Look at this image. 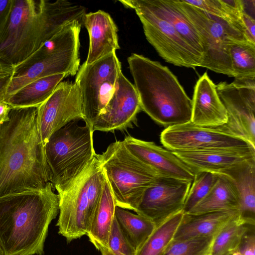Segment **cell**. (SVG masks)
I'll return each mask as SVG.
<instances>
[{
    "label": "cell",
    "mask_w": 255,
    "mask_h": 255,
    "mask_svg": "<svg viewBox=\"0 0 255 255\" xmlns=\"http://www.w3.org/2000/svg\"><path fill=\"white\" fill-rule=\"evenodd\" d=\"M216 87L228 115L227 123L217 128L255 146V79L221 82Z\"/></svg>",
    "instance_id": "cell-12"
},
{
    "label": "cell",
    "mask_w": 255,
    "mask_h": 255,
    "mask_svg": "<svg viewBox=\"0 0 255 255\" xmlns=\"http://www.w3.org/2000/svg\"><path fill=\"white\" fill-rule=\"evenodd\" d=\"M37 109V127L44 146L56 131L71 122L84 119L81 94L75 82H60Z\"/></svg>",
    "instance_id": "cell-14"
},
{
    "label": "cell",
    "mask_w": 255,
    "mask_h": 255,
    "mask_svg": "<svg viewBox=\"0 0 255 255\" xmlns=\"http://www.w3.org/2000/svg\"><path fill=\"white\" fill-rule=\"evenodd\" d=\"M219 176V174L206 171L195 173L183 208L184 214L189 213L206 196Z\"/></svg>",
    "instance_id": "cell-32"
},
{
    "label": "cell",
    "mask_w": 255,
    "mask_h": 255,
    "mask_svg": "<svg viewBox=\"0 0 255 255\" xmlns=\"http://www.w3.org/2000/svg\"><path fill=\"white\" fill-rule=\"evenodd\" d=\"M37 114V108L12 109L9 120L0 124V198L51 181Z\"/></svg>",
    "instance_id": "cell-2"
},
{
    "label": "cell",
    "mask_w": 255,
    "mask_h": 255,
    "mask_svg": "<svg viewBox=\"0 0 255 255\" xmlns=\"http://www.w3.org/2000/svg\"><path fill=\"white\" fill-rule=\"evenodd\" d=\"M191 184L188 181L159 175L144 191L134 212L150 219L157 226L183 211Z\"/></svg>",
    "instance_id": "cell-15"
},
{
    "label": "cell",
    "mask_w": 255,
    "mask_h": 255,
    "mask_svg": "<svg viewBox=\"0 0 255 255\" xmlns=\"http://www.w3.org/2000/svg\"><path fill=\"white\" fill-rule=\"evenodd\" d=\"M255 226L243 236L237 247L231 255H255Z\"/></svg>",
    "instance_id": "cell-35"
},
{
    "label": "cell",
    "mask_w": 255,
    "mask_h": 255,
    "mask_svg": "<svg viewBox=\"0 0 255 255\" xmlns=\"http://www.w3.org/2000/svg\"><path fill=\"white\" fill-rule=\"evenodd\" d=\"M116 207L105 175L101 196L86 234L89 241L98 250L103 247L108 248V240L115 218Z\"/></svg>",
    "instance_id": "cell-23"
},
{
    "label": "cell",
    "mask_w": 255,
    "mask_h": 255,
    "mask_svg": "<svg viewBox=\"0 0 255 255\" xmlns=\"http://www.w3.org/2000/svg\"><path fill=\"white\" fill-rule=\"evenodd\" d=\"M134 10L148 42L166 62L186 68L201 67L203 56L191 47L167 21L137 3L136 0H119Z\"/></svg>",
    "instance_id": "cell-11"
},
{
    "label": "cell",
    "mask_w": 255,
    "mask_h": 255,
    "mask_svg": "<svg viewBox=\"0 0 255 255\" xmlns=\"http://www.w3.org/2000/svg\"><path fill=\"white\" fill-rule=\"evenodd\" d=\"M67 77L59 74L33 81L3 101L12 109L38 108L53 93L58 84Z\"/></svg>",
    "instance_id": "cell-25"
},
{
    "label": "cell",
    "mask_w": 255,
    "mask_h": 255,
    "mask_svg": "<svg viewBox=\"0 0 255 255\" xmlns=\"http://www.w3.org/2000/svg\"><path fill=\"white\" fill-rule=\"evenodd\" d=\"M171 152L195 173L206 171L223 175L246 163L255 161L254 147Z\"/></svg>",
    "instance_id": "cell-17"
},
{
    "label": "cell",
    "mask_w": 255,
    "mask_h": 255,
    "mask_svg": "<svg viewBox=\"0 0 255 255\" xmlns=\"http://www.w3.org/2000/svg\"><path fill=\"white\" fill-rule=\"evenodd\" d=\"M108 248L115 255H135L136 253L122 231L115 216L109 237Z\"/></svg>",
    "instance_id": "cell-34"
},
{
    "label": "cell",
    "mask_w": 255,
    "mask_h": 255,
    "mask_svg": "<svg viewBox=\"0 0 255 255\" xmlns=\"http://www.w3.org/2000/svg\"><path fill=\"white\" fill-rule=\"evenodd\" d=\"M99 251L101 252V255H115L109 248L106 247L101 248Z\"/></svg>",
    "instance_id": "cell-38"
},
{
    "label": "cell",
    "mask_w": 255,
    "mask_h": 255,
    "mask_svg": "<svg viewBox=\"0 0 255 255\" xmlns=\"http://www.w3.org/2000/svg\"><path fill=\"white\" fill-rule=\"evenodd\" d=\"M128 62L141 111L165 128L191 122L192 100L167 67L136 53Z\"/></svg>",
    "instance_id": "cell-4"
},
{
    "label": "cell",
    "mask_w": 255,
    "mask_h": 255,
    "mask_svg": "<svg viewBox=\"0 0 255 255\" xmlns=\"http://www.w3.org/2000/svg\"><path fill=\"white\" fill-rule=\"evenodd\" d=\"M83 24L89 37L86 64H92L120 48L117 26L108 13L99 10L86 13Z\"/></svg>",
    "instance_id": "cell-20"
},
{
    "label": "cell",
    "mask_w": 255,
    "mask_h": 255,
    "mask_svg": "<svg viewBox=\"0 0 255 255\" xmlns=\"http://www.w3.org/2000/svg\"><path fill=\"white\" fill-rule=\"evenodd\" d=\"M223 175L232 180L238 191L240 216L255 222V161L246 163Z\"/></svg>",
    "instance_id": "cell-26"
},
{
    "label": "cell",
    "mask_w": 255,
    "mask_h": 255,
    "mask_svg": "<svg viewBox=\"0 0 255 255\" xmlns=\"http://www.w3.org/2000/svg\"><path fill=\"white\" fill-rule=\"evenodd\" d=\"M12 74L11 70H4L0 72V79Z\"/></svg>",
    "instance_id": "cell-39"
},
{
    "label": "cell",
    "mask_w": 255,
    "mask_h": 255,
    "mask_svg": "<svg viewBox=\"0 0 255 255\" xmlns=\"http://www.w3.org/2000/svg\"><path fill=\"white\" fill-rule=\"evenodd\" d=\"M0 68H1V67H0Z\"/></svg>",
    "instance_id": "cell-42"
},
{
    "label": "cell",
    "mask_w": 255,
    "mask_h": 255,
    "mask_svg": "<svg viewBox=\"0 0 255 255\" xmlns=\"http://www.w3.org/2000/svg\"><path fill=\"white\" fill-rule=\"evenodd\" d=\"M184 0L185 2L200 8L208 14L218 19L223 20L235 27L240 30L248 38L246 35L242 20V14L245 10V6L243 0Z\"/></svg>",
    "instance_id": "cell-27"
},
{
    "label": "cell",
    "mask_w": 255,
    "mask_h": 255,
    "mask_svg": "<svg viewBox=\"0 0 255 255\" xmlns=\"http://www.w3.org/2000/svg\"><path fill=\"white\" fill-rule=\"evenodd\" d=\"M123 141L132 154L159 175L193 182L195 173L171 151L130 135Z\"/></svg>",
    "instance_id": "cell-18"
},
{
    "label": "cell",
    "mask_w": 255,
    "mask_h": 255,
    "mask_svg": "<svg viewBox=\"0 0 255 255\" xmlns=\"http://www.w3.org/2000/svg\"><path fill=\"white\" fill-rule=\"evenodd\" d=\"M239 215H240L239 210L221 211L197 215L184 214L173 240L185 241L215 237L230 220Z\"/></svg>",
    "instance_id": "cell-21"
},
{
    "label": "cell",
    "mask_w": 255,
    "mask_h": 255,
    "mask_svg": "<svg viewBox=\"0 0 255 255\" xmlns=\"http://www.w3.org/2000/svg\"><path fill=\"white\" fill-rule=\"evenodd\" d=\"M228 47L233 77L238 80L255 79V43L231 38Z\"/></svg>",
    "instance_id": "cell-30"
},
{
    "label": "cell",
    "mask_w": 255,
    "mask_h": 255,
    "mask_svg": "<svg viewBox=\"0 0 255 255\" xmlns=\"http://www.w3.org/2000/svg\"><path fill=\"white\" fill-rule=\"evenodd\" d=\"M136 1L170 23L204 58V43L200 34L174 0H136Z\"/></svg>",
    "instance_id": "cell-22"
},
{
    "label": "cell",
    "mask_w": 255,
    "mask_h": 255,
    "mask_svg": "<svg viewBox=\"0 0 255 255\" xmlns=\"http://www.w3.org/2000/svg\"><path fill=\"white\" fill-rule=\"evenodd\" d=\"M81 22L75 20L44 42L31 56L13 69L4 99L37 79L59 74L76 75L80 67Z\"/></svg>",
    "instance_id": "cell-5"
},
{
    "label": "cell",
    "mask_w": 255,
    "mask_h": 255,
    "mask_svg": "<svg viewBox=\"0 0 255 255\" xmlns=\"http://www.w3.org/2000/svg\"><path fill=\"white\" fill-rule=\"evenodd\" d=\"M162 144L170 151H204L254 147L245 139L217 128L192 122L166 128L160 136Z\"/></svg>",
    "instance_id": "cell-13"
},
{
    "label": "cell",
    "mask_w": 255,
    "mask_h": 255,
    "mask_svg": "<svg viewBox=\"0 0 255 255\" xmlns=\"http://www.w3.org/2000/svg\"></svg>",
    "instance_id": "cell-43"
},
{
    "label": "cell",
    "mask_w": 255,
    "mask_h": 255,
    "mask_svg": "<svg viewBox=\"0 0 255 255\" xmlns=\"http://www.w3.org/2000/svg\"><path fill=\"white\" fill-rule=\"evenodd\" d=\"M115 216L122 231L136 251L156 227L147 218L118 206L115 208Z\"/></svg>",
    "instance_id": "cell-28"
},
{
    "label": "cell",
    "mask_w": 255,
    "mask_h": 255,
    "mask_svg": "<svg viewBox=\"0 0 255 255\" xmlns=\"http://www.w3.org/2000/svg\"><path fill=\"white\" fill-rule=\"evenodd\" d=\"M12 108L3 100H0V124L9 120Z\"/></svg>",
    "instance_id": "cell-37"
},
{
    "label": "cell",
    "mask_w": 255,
    "mask_h": 255,
    "mask_svg": "<svg viewBox=\"0 0 255 255\" xmlns=\"http://www.w3.org/2000/svg\"><path fill=\"white\" fill-rule=\"evenodd\" d=\"M44 187L0 198V246L3 255H43L49 226L59 213V198Z\"/></svg>",
    "instance_id": "cell-3"
},
{
    "label": "cell",
    "mask_w": 255,
    "mask_h": 255,
    "mask_svg": "<svg viewBox=\"0 0 255 255\" xmlns=\"http://www.w3.org/2000/svg\"></svg>",
    "instance_id": "cell-44"
},
{
    "label": "cell",
    "mask_w": 255,
    "mask_h": 255,
    "mask_svg": "<svg viewBox=\"0 0 255 255\" xmlns=\"http://www.w3.org/2000/svg\"><path fill=\"white\" fill-rule=\"evenodd\" d=\"M85 8L67 0H10L0 24V66L12 70L69 23L83 24Z\"/></svg>",
    "instance_id": "cell-1"
},
{
    "label": "cell",
    "mask_w": 255,
    "mask_h": 255,
    "mask_svg": "<svg viewBox=\"0 0 255 255\" xmlns=\"http://www.w3.org/2000/svg\"><path fill=\"white\" fill-rule=\"evenodd\" d=\"M121 63L116 52L92 63L84 62L76 74L75 83L81 96L84 121L91 131L115 91Z\"/></svg>",
    "instance_id": "cell-10"
},
{
    "label": "cell",
    "mask_w": 255,
    "mask_h": 255,
    "mask_svg": "<svg viewBox=\"0 0 255 255\" xmlns=\"http://www.w3.org/2000/svg\"><path fill=\"white\" fill-rule=\"evenodd\" d=\"M97 156L116 206L135 212L144 191L159 174L132 154L123 140L111 143Z\"/></svg>",
    "instance_id": "cell-7"
},
{
    "label": "cell",
    "mask_w": 255,
    "mask_h": 255,
    "mask_svg": "<svg viewBox=\"0 0 255 255\" xmlns=\"http://www.w3.org/2000/svg\"><path fill=\"white\" fill-rule=\"evenodd\" d=\"M0 255H3V252L1 249V247L0 246Z\"/></svg>",
    "instance_id": "cell-40"
},
{
    "label": "cell",
    "mask_w": 255,
    "mask_h": 255,
    "mask_svg": "<svg viewBox=\"0 0 255 255\" xmlns=\"http://www.w3.org/2000/svg\"><path fill=\"white\" fill-rule=\"evenodd\" d=\"M105 174L97 154L75 177L54 187L59 198V234L68 243L86 235L99 202Z\"/></svg>",
    "instance_id": "cell-6"
},
{
    "label": "cell",
    "mask_w": 255,
    "mask_h": 255,
    "mask_svg": "<svg viewBox=\"0 0 255 255\" xmlns=\"http://www.w3.org/2000/svg\"><path fill=\"white\" fill-rule=\"evenodd\" d=\"M227 121V112L216 85L205 72L194 88L191 122L203 127L217 128L224 126Z\"/></svg>",
    "instance_id": "cell-19"
},
{
    "label": "cell",
    "mask_w": 255,
    "mask_h": 255,
    "mask_svg": "<svg viewBox=\"0 0 255 255\" xmlns=\"http://www.w3.org/2000/svg\"><path fill=\"white\" fill-rule=\"evenodd\" d=\"M93 133L86 125L73 121L51 135L45 152L53 187L75 177L96 154Z\"/></svg>",
    "instance_id": "cell-8"
},
{
    "label": "cell",
    "mask_w": 255,
    "mask_h": 255,
    "mask_svg": "<svg viewBox=\"0 0 255 255\" xmlns=\"http://www.w3.org/2000/svg\"><path fill=\"white\" fill-rule=\"evenodd\" d=\"M242 20L245 33L248 39L255 43V20L245 10L242 14Z\"/></svg>",
    "instance_id": "cell-36"
},
{
    "label": "cell",
    "mask_w": 255,
    "mask_h": 255,
    "mask_svg": "<svg viewBox=\"0 0 255 255\" xmlns=\"http://www.w3.org/2000/svg\"><path fill=\"white\" fill-rule=\"evenodd\" d=\"M255 222L240 215L230 220L214 237L209 255H230L237 247L244 235Z\"/></svg>",
    "instance_id": "cell-29"
},
{
    "label": "cell",
    "mask_w": 255,
    "mask_h": 255,
    "mask_svg": "<svg viewBox=\"0 0 255 255\" xmlns=\"http://www.w3.org/2000/svg\"><path fill=\"white\" fill-rule=\"evenodd\" d=\"M3 71V69L0 67V72Z\"/></svg>",
    "instance_id": "cell-41"
},
{
    "label": "cell",
    "mask_w": 255,
    "mask_h": 255,
    "mask_svg": "<svg viewBox=\"0 0 255 255\" xmlns=\"http://www.w3.org/2000/svg\"><path fill=\"white\" fill-rule=\"evenodd\" d=\"M174 0L203 40L204 51L201 67L233 77L229 41L231 38L250 40L240 30L227 22L208 14L184 0Z\"/></svg>",
    "instance_id": "cell-9"
},
{
    "label": "cell",
    "mask_w": 255,
    "mask_h": 255,
    "mask_svg": "<svg viewBox=\"0 0 255 255\" xmlns=\"http://www.w3.org/2000/svg\"><path fill=\"white\" fill-rule=\"evenodd\" d=\"M141 111L134 85L121 71L113 95L94 123L93 131L114 132L132 128L134 124L136 125V116Z\"/></svg>",
    "instance_id": "cell-16"
},
{
    "label": "cell",
    "mask_w": 255,
    "mask_h": 255,
    "mask_svg": "<svg viewBox=\"0 0 255 255\" xmlns=\"http://www.w3.org/2000/svg\"><path fill=\"white\" fill-rule=\"evenodd\" d=\"M240 197L232 180L222 174L206 196L187 214L197 215L227 210H239Z\"/></svg>",
    "instance_id": "cell-24"
},
{
    "label": "cell",
    "mask_w": 255,
    "mask_h": 255,
    "mask_svg": "<svg viewBox=\"0 0 255 255\" xmlns=\"http://www.w3.org/2000/svg\"><path fill=\"white\" fill-rule=\"evenodd\" d=\"M214 238H199L185 241L172 240L163 255H209Z\"/></svg>",
    "instance_id": "cell-33"
},
{
    "label": "cell",
    "mask_w": 255,
    "mask_h": 255,
    "mask_svg": "<svg viewBox=\"0 0 255 255\" xmlns=\"http://www.w3.org/2000/svg\"><path fill=\"white\" fill-rule=\"evenodd\" d=\"M183 212L172 216L156 228L135 255H163L172 241L174 234L183 218Z\"/></svg>",
    "instance_id": "cell-31"
}]
</instances>
